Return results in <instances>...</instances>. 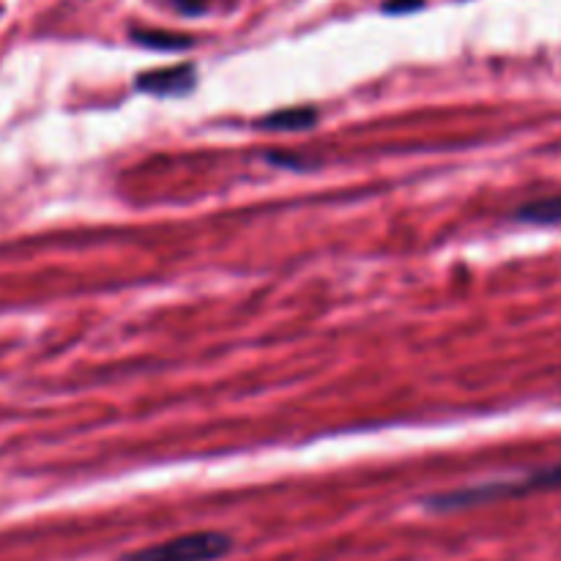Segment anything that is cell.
Here are the masks:
<instances>
[{"instance_id": "6da1fadb", "label": "cell", "mask_w": 561, "mask_h": 561, "mask_svg": "<svg viewBox=\"0 0 561 561\" xmlns=\"http://www.w3.org/2000/svg\"><path fill=\"white\" fill-rule=\"evenodd\" d=\"M542 491H561V460L559 463L542 466V469L531 471V474L520 477V480L491 482V485L442 493V496L431 499L427 504H431L433 510H463V507H474V504L496 502V499L526 496V493H542Z\"/></svg>"}, {"instance_id": "277c9868", "label": "cell", "mask_w": 561, "mask_h": 561, "mask_svg": "<svg viewBox=\"0 0 561 561\" xmlns=\"http://www.w3.org/2000/svg\"><path fill=\"white\" fill-rule=\"evenodd\" d=\"M316 121H318V113L312 107H288L261 118L257 121V126L272 131H299V129H310Z\"/></svg>"}, {"instance_id": "3957f363", "label": "cell", "mask_w": 561, "mask_h": 561, "mask_svg": "<svg viewBox=\"0 0 561 561\" xmlns=\"http://www.w3.org/2000/svg\"><path fill=\"white\" fill-rule=\"evenodd\" d=\"M195 69L190 64L168 66V69H153L137 77V88L153 96H181V93L195 88Z\"/></svg>"}, {"instance_id": "5b68a950", "label": "cell", "mask_w": 561, "mask_h": 561, "mask_svg": "<svg viewBox=\"0 0 561 561\" xmlns=\"http://www.w3.org/2000/svg\"><path fill=\"white\" fill-rule=\"evenodd\" d=\"M515 219L531 225H561V195L531 201L515 211Z\"/></svg>"}, {"instance_id": "ba28073f", "label": "cell", "mask_w": 561, "mask_h": 561, "mask_svg": "<svg viewBox=\"0 0 561 561\" xmlns=\"http://www.w3.org/2000/svg\"><path fill=\"white\" fill-rule=\"evenodd\" d=\"M175 5L181 11H186V14H201L206 9V0H175Z\"/></svg>"}, {"instance_id": "8992f818", "label": "cell", "mask_w": 561, "mask_h": 561, "mask_svg": "<svg viewBox=\"0 0 561 561\" xmlns=\"http://www.w3.org/2000/svg\"><path fill=\"white\" fill-rule=\"evenodd\" d=\"M135 42L146 44V47H157V49L190 47V38L186 36H175V33H159V31H135Z\"/></svg>"}, {"instance_id": "52a82bcc", "label": "cell", "mask_w": 561, "mask_h": 561, "mask_svg": "<svg viewBox=\"0 0 561 561\" xmlns=\"http://www.w3.org/2000/svg\"><path fill=\"white\" fill-rule=\"evenodd\" d=\"M425 5V0H383V11L387 14H409Z\"/></svg>"}, {"instance_id": "7a4b0ae2", "label": "cell", "mask_w": 561, "mask_h": 561, "mask_svg": "<svg viewBox=\"0 0 561 561\" xmlns=\"http://www.w3.org/2000/svg\"><path fill=\"white\" fill-rule=\"evenodd\" d=\"M230 551H233V540L222 531H192V535L126 553L118 561H217L228 557Z\"/></svg>"}]
</instances>
